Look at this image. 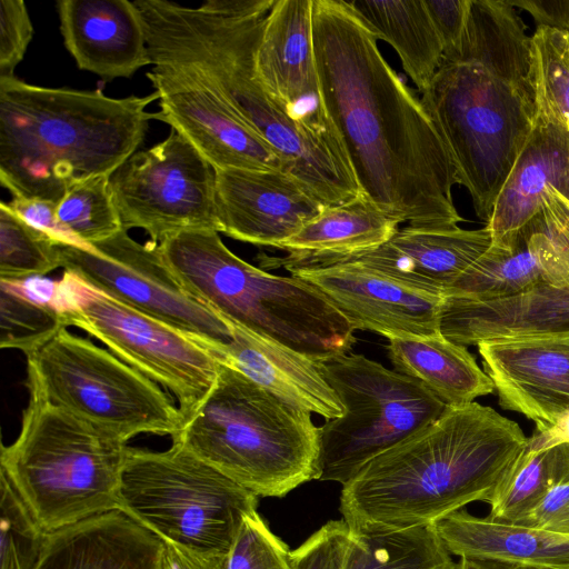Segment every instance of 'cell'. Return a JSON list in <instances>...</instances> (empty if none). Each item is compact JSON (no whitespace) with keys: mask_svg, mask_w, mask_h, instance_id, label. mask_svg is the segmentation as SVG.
Segmentation results:
<instances>
[{"mask_svg":"<svg viewBox=\"0 0 569 569\" xmlns=\"http://www.w3.org/2000/svg\"><path fill=\"white\" fill-rule=\"evenodd\" d=\"M321 100L360 191L408 226L455 228L459 184L433 121L381 54L377 32L348 1L313 0Z\"/></svg>","mask_w":569,"mask_h":569,"instance_id":"6da1fadb","label":"cell"},{"mask_svg":"<svg viewBox=\"0 0 569 569\" xmlns=\"http://www.w3.org/2000/svg\"><path fill=\"white\" fill-rule=\"evenodd\" d=\"M527 442L519 425L491 407H447L342 486V520L353 532H391L433 526L470 502L489 503Z\"/></svg>","mask_w":569,"mask_h":569,"instance_id":"7a4b0ae2","label":"cell"},{"mask_svg":"<svg viewBox=\"0 0 569 569\" xmlns=\"http://www.w3.org/2000/svg\"><path fill=\"white\" fill-rule=\"evenodd\" d=\"M159 96L112 98L0 77V182L12 197L59 202L76 182L110 177L144 140Z\"/></svg>","mask_w":569,"mask_h":569,"instance_id":"3957f363","label":"cell"},{"mask_svg":"<svg viewBox=\"0 0 569 569\" xmlns=\"http://www.w3.org/2000/svg\"><path fill=\"white\" fill-rule=\"evenodd\" d=\"M159 249L184 290L223 319L313 360L347 353L356 341L350 323L313 284L253 267L217 231H182Z\"/></svg>","mask_w":569,"mask_h":569,"instance_id":"277c9868","label":"cell"},{"mask_svg":"<svg viewBox=\"0 0 569 569\" xmlns=\"http://www.w3.org/2000/svg\"><path fill=\"white\" fill-rule=\"evenodd\" d=\"M171 440L257 497L282 498L320 478V427L311 412L224 363Z\"/></svg>","mask_w":569,"mask_h":569,"instance_id":"5b68a950","label":"cell"},{"mask_svg":"<svg viewBox=\"0 0 569 569\" xmlns=\"http://www.w3.org/2000/svg\"><path fill=\"white\" fill-rule=\"evenodd\" d=\"M261 26L253 16L208 20L182 44L179 66L257 131L280 156L283 171L325 206L356 197L361 191L338 132L296 121L258 80L254 50Z\"/></svg>","mask_w":569,"mask_h":569,"instance_id":"8992f818","label":"cell"},{"mask_svg":"<svg viewBox=\"0 0 569 569\" xmlns=\"http://www.w3.org/2000/svg\"><path fill=\"white\" fill-rule=\"evenodd\" d=\"M129 446L30 393L19 436L1 447V471L49 535L118 510Z\"/></svg>","mask_w":569,"mask_h":569,"instance_id":"52a82bcc","label":"cell"},{"mask_svg":"<svg viewBox=\"0 0 569 569\" xmlns=\"http://www.w3.org/2000/svg\"><path fill=\"white\" fill-rule=\"evenodd\" d=\"M421 102L448 150L459 184L487 223L532 130L536 83H513L473 62H442Z\"/></svg>","mask_w":569,"mask_h":569,"instance_id":"ba28073f","label":"cell"},{"mask_svg":"<svg viewBox=\"0 0 569 569\" xmlns=\"http://www.w3.org/2000/svg\"><path fill=\"white\" fill-rule=\"evenodd\" d=\"M258 497L182 446L164 451L129 447L118 510L164 543L228 555Z\"/></svg>","mask_w":569,"mask_h":569,"instance_id":"9c48e42d","label":"cell"},{"mask_svg":"<svg viewBox=\"0 0 569 569\" xmlns=\"http://www.w3.org/2000/svg\"><path fill=\"white\" fill-rule=\"evenodd\" d=\"M27 360L30 393L126 443L140 433L172 437L181 428L179 407L156 382L67 328Z\"/></svg>","mask_w":569,"mask_h":569,"instance_id":"30bf717a","label":"cell"},{"mask_svg":"<svg viewBox=\"0 0 569 569\" xmlns=\"http://www.w3.org/2000/svg\"><path fill=\"white\" fill-rule=\"evenodd\" d=\"M345 407L320 427V478L347 483L370 460L437 420L447 406L420 381L347 352L316 360Z\"/></svg>","mask_w":569,"mask_h":569,"instance_id":"8fae6325","label":"cell"},{"mask_svg":"<svg viewBox=\"0 0 569 569\" xmlns=\"http://www.w3.org/2000/svg\"><path fill=\"white\" fill-rule=\"evenodd\" d=\"M60 267L90 287L201 342L216 355L231 341L228 322L190 296L167 267L159 244L126 229L81 248L57 243Z\"/></svg>","mask_w":569,"mask_h":569,"instance_id":"7c38bea8","label":"cell"},{"mask_svg":"<svg viewBox=\"0 0 569 569\" xmlns=\"http://www.w3.org/2000/svg\"><path fill=\"white\" fill-rule=\"evenodd\" d=\"M123 229L141 228L154 243L189 230L219 232L216 170L179 132L136 151L110 177Z\"/></svg>","mask_w":569,"mask_h":569,"instance_id":"4fadbf2b","label":"cell"},{"mask_svg":"<svg viewBox=\"0 0 569 569\" xmlns=\"http://www.w3.org/2000/svg\"><path fill=\"white\" fill-rule=\"evenodd\" d=\"M63 315L68 327L97 338L119 359L169 390L178 399L183 421L216 383L222 362L210 348L100 291Z\"/></svg>","mask_w":569,"mask_h":569,"instance_id":"5bb4252c","label":"cell"},{"mask_svg":"<svg viewBox=\"0 0 569 569\" xmlns=\"http://www.w3.org/2000/svg\"><path fill=\"white\" fill-rule=\"evenodd\" d=\"M160 120L182 134L218 170H283L278 152L193 74L172 66L147 72Z\"/></svg>","mask_w":569,"mask_h":569,"instance_id":"9a60e30c","label":"cell"},{"mask_svg":"<svg viewBox=\"0 0 569 569\" xmlns=\"http://www.w3.org/2000/svg\"><path fill=\"white\" fill-rule=\"evenodd\" d=\"M287 270L321 291L353 330H369L388 339L440 333L442 295L355 261Z\"/></svg>","mask_w":569,"mask_h":569,"instance_id":"2e32d148","label":"cell"},{"mask_svg":"<svg viewBox=\"0 0 569 569\" xmlns=\"http://www.w3.org/2000/svg\"><path fill=\"white\" fill-rule=\"evenodd\" d=\"M502 409L550 427L569 411V330L501 337L477 345Z\"/></svg>","mask_w":569,"mask_h":569,"instance_id":"e0dca14e","label":"cell"},{"mask_svg":"<svg viewBox=\"0 0 569 569\" xmlns=\"http://www.w3.org/2000/svg\"><path fill=\"white\" fill-rule=\"evenodd\" d=\"M325 204L283 170L216 171L219 232L277 248L313 219Z\"/></svg>","mask_w":569,"mask_h":569,"instance_id":"ac0fdd59","label":"cell"},{"mask_svg":"<svg viewBox=\"0 0 569 569\" xmlns=\"http://www.w3.org/2000/svg\"><path fill=\"white\" fill-rule=\"evenodd\" d=\"M313 0H274L254 50L256 74L296 121L336 130L321 100L312 38Z\"/></svg>","mask_w":569,"mask_h":569,"instance_id":"d6986e66","label":"cell"},{"mask_svg":"<svg viewBox=\"0 0 569 569\" xmlns=\"http://www.w3.org/2000/svg\"><path fill=\"white\" fill-rule=\"evenodd\" d=\"M543 286L569 289V244L540 210L512 248L490 246L443 296L492 301Z\"/></svg>","mask_w":569,"mask_h":569,"instance_id":"ffe728a7","label":"cell"},{"mask_svg":"<svg viewBox=\"0 0 569 569\" xmlns=\"http://www.w3.org/2000/svg\"><path fill=\"white\" fill-rule=\"evenodd\" d=\"M491 244L481 229L407 226L370 250L327 262L355 261L419 289L442 295ZM322 267V266H319Z\"/></svg>","mask_w":569,"mask_h":569,"instance_id":"44dd1931","label":"cell"},{"mask_svg":"<svg viewBox=\"0 0 569 569\" xmlns=\"http://www.w3.org/2000/svg\"><path fill=\"white\" fill-rule=\"evenodd\" d=\"M57 11L64 47L79 69L111 81L151 64L133 1L59 0Z\"/></svg>","mask_w":569,"mask_h":569,"instance_id":"7402d4cb","label":"cell"},{"mask_svg":"<svg viewBox=\"0 0 569 569\" xmlns=\"http://www.w3.org/2000/svg\"><path fill=\"white\" fill-rule=\"evenodd\" d=\"M532 130L486 223L492 247L510 249L536 217L547 188L560 190L569 169V131L537 99Z\"/></svg>","mask_w":569,"mask_h":569,"instance_id":"603a6c76","label":"cell"},{"mask_svg":"<svg viewBox=\"0 0 569 569\" xmlns=\"http://www.w3.org/2000/svg\"><path fill=\"white\" fill-rule=\"evenodd\" d=\"M164 542L120 510L47 537L33 569H162Z\"/></svg>","mask_w":569,"mask_h":569,"instance_id":"cb8c5ba5","label":"cell"},{"mask_svg":"<svg viewBox=\"0 0 569 569\" xmlns=\"http://www.w3.org/2000/svg\"><path fill=\"white\" fill-rule=\"evenodd\" d=\"M224 320L231 330V341L218 353L222 363L297 408L327 420L345 413V407L316 360Z\"/></svg>","mask_w":569,"mask_h":569,"instance_id":"d4e9b609","label":"cell"},{"mask_svg":"<svg viewBox=\"0 0 569 569\" xmlns=\"http://www.w3.org/2000/svg\"><path fill=\"white\" fill-rule=\"evenodd\" d=\"M439 329L465 347L501 337L569 330V289L543 286L492 301L443 296Z\"/></svg>","mask_w":569,"mask_h":569,"instance_id":"484cf974","label":"cell"},{"mask_svg":"<svg viewBox=\"0 0 569 569\" xmlns=\"http://www.w3.org/2000/svg\"><path fill=\"white\" fill-rule=\"evenodd\" d=\"M366 194L330 206L307 222L277 248L284 257H259L267 269L319 267L327 262L373 249L387 242L399 229Z\"/></svg>","mask_w":569,"mask_h":569,"instance_id":"4316f807","label":"cell"},{"mask_svg":"<svg viewBox=\"0 0 569 569\" xmlns=\"http://www.w3.org/2000/svg\"><path fill=\"white\" fill-rule=\"evenodd\" d=\"M447 550L540 569H569V537L526 525L496 522L461 509L433 525Z\"/></svg>","mask_w":569,"mask_h":569,"instance_id":"83f0119b","label":"cell"},{"mask_svg":"<svg viewBox=\"0 0 569 569\" xmlns=\"http://www.w3.org/2000/svg\"><path fill=\"white\" fill-rule=\"evenodd\" d=\"M388 340L395 370L420 381L447 407L468 405L495 391L492 380L468 349L441 333Z\"/></svg>","mask_w":569,"mask_h":569,"instance_id":"f1b7e54d","label":"cell"},{"mask_svg":"<svg viewBox=\"0 0 569 569\" xmlns=\"http://www.w3.org/2000/svg\"><path fill=\"white\" fill-rule=\"evenodd\" d=\"M473 62L519 84H535L531 37L509 0H470L465 32L450 61Z\"/></svg>","mask_w":569,"mask_h":569,"instance_id":"f546056e","label":"cell"},{"mask_svg":"<svg viewBox=\"0 0 569 569\" xmlns=\"http://www.w3.org/2000/svg\"><path fill=\"white\" fill-rule=\"evenodd\" d=\"M355 11L398 53L422 94L443 59L440 38L423 0H351Z\"/></svg>","mask_w":569,"mask_h":569,"instance_id":"4dcf8cb0","label":"cell"},{"mask_svg":"<svg viewBox=\"0 0 569 569\" xmlns=\"http://www.w3.org/2000/svg\"><path fill=\"white\" fill-rule=\"evenodd\" d=\"M342 569H459L433 526L360 533L350 530Z\"/></svg>","mask_w":569,"mask_h":569,"instance_id":"1f68e13d","label":"cell"},{"mask_svg":"<svg viewBox=\"0 0 569 569\" xmlns=\"http://www.w3.org/2000/svg\"><path fill=\"white\" fill-rule=\"evenodd\" d=\"M569 479V443L541 450L527 446L497 487L487 518L520 523L547 492Z\"/></svg>","mask_w":569,"mask_h":569,"instance_id":"d6a6232c","label":"cell"},{"mask_svg":"<svg viewBox=\"0 0 569 569\" xmlns=\"http://www.w3.org/2000/svg\"><path fill=\"white\" fill-rule=\"evenodd\" d=\"M60 226L87 246L103 241L123 229L108 176L72 184L58 202Z\"/></svg>","mask_w":569,"mask_h":569,"instance_id":"836d02e7","label":"cell"},{"mask_svg":"<svg viewBox=\"0 0 569 569\" xmlns=\"http://www.w3.org/2000/svg\"><path fill=\"white\" fill-rule=\"evenodd\" d=\"M60 267L57 242L0 203V280L46 276Z\"/></svg>","mask_w":569,"mask_h":569,"instance_id":"e575fe53","label":"cell"},{"mask_svg":"<svg viewBox=\"0 0 569 569\" xmlns=\"http://www.w3.org/2000/svg\"><path fill=\"white\" fill-rule=\"evenodd\" d=\"M531 49L537 99L569 131L568 31L537 27Z\"/></svg>","mask_w":569,"mask_h":569,"instance_id":"d590c367","label":"cell"},{"mask_svg":"<svg viewBox=\"0 0 569 569\" xmlns=\"http://www.w3.org/2000/svg\"><path fill=\"white\" fill-rule=\"evenodd\" d=\"M64 328H68V323L63 313L49 306L34 303L0 282L2 349H18L29 356Z\"/></svg>","mask_w":569,"mask_h":569,"instance_id":"8d00e7d4","label":"cell"},{"mask_svg":"<svg viewBox=\"0 0 569 569\" xmlns=\"http://www.w3.org/2000/svg\"><path fill=\"white\" fill-rule=\"evenodd\" d=\"M0 569H33L48 533L38 525L7 477L0 472Z\"/></svg>","mask_w":569,"mask_h":569,"instance_id":"74e56055","label":"cell"},{"mask_svg":"<svg viewBox=\"0 0 569 569\" xmlns=\"http://www.w3.org/2000/svg\"><path fill=\"white\" fill-rule=\"evenodd\" d=\"M227 569H293L291 551L254 511L243 520L227 556Z\"/></svg>","mask_w":569,"mask_h":569,"instance_id":"f35d334b","label":"cell"},{"mask_svg":"<svg viewBox=\"0 0 569 569\" xmlns=\"http://www.w3.org/2000/svg\"><path fill=\"white\" fill-rule=\"evenodd\" d=\"M350 529L342 520H330L291 551L293 569H342Z\"/></svg>","mask_w":569,"mask_h":569,"instance_id":"ab89813d","label":"cell"},{"mask_svg":"<svg viewBox=\"0 0 569 569\" xmlns=\"http://www.w3.org/2000/svg\"><path fill=\"white\" fill-rule=\"evenodd\" d=\"M33 36V27L22 0L0 1V77H13Z\"/></svg>","mask_w":569,"mask_h":569,"instance_id":"60d3db41","label":"cell"},{"mask_svg":"<svg viewBox=\"0 0 569 569\" xmlns=\"http://www.w3.org/2000/svg\"><path fill=\"white\" fill-rule=\"evenodd\" d=\"M423 3L442 43V61H450L461 43L470 0H423Z\"/></svg>","mask_w":569,"mask_h":569,"instance_id":"b9f144b4","label":"cell"},{"mask_svg":"<svg viewBox=\"0 0 569 569\" xmlns=\"http://www.w3.org/2000/svg\"><path fill=\"white\" fill-rule=\"evenodd\" d=\"M7 207L28 224L49 234L57 243L91 248L68 233L57 217L58 203L42 198L12 197Z\"/></svg>","mask_w":569,"mask_h":569,"instance_id":"7bdbcfd3","label":"cell"},{"mask_svg":"<svg viewBox=\"0 0 569 569\" xmlns=\"http://www.w3.org/2000/svg\"><path fill=\"white\" fill-rule=\"evenodd\" d=\"M516 525L569 537V479L551 488L529 515Z\"/></svg>","mask_w":569,"mask_h":569,"instance_id":"ee69618b","label":"cell"},{"mask_svg":"<svg viewBox=\"0 0 569 569\" xmlns=\"http://www.w3.org/2000/svg\"><path fill=\"white\" fill-rule=\"evenodd\" d=\"M515 8L529 12L538 27L569 31V0H509Z\"/></svg>","mask_w":569,"mask_h":569,"instance_id":"f6af8a7d","label":"cell"},{"mask_svg":"<svg viewBox=\"0 0 569 569\" xmlns=\"http://www.w3.org/2000/svg\"><path fill=\"white\" fill-rule=\"evenodd\" d=\"M227 556L200 553L164 543L162 569H227Z\"/></svg>","mask_w":569,"mask_h":569,"instance_id":"bcb514c9","label":"cell"},{"mask_svg":"<svg viewBox=\"0 0 569 569\" xmlns=\"http://www.w3.org/2000/svg\"><path fill=\"white\" fill-rule=\"evenodd\" d=\"M96 289L84 282L78 274L64 270L63 276L58 280V288L52 308L61 313L72 312L81 308Z\"/></svg>","mask_w":569,"mask_h":569,"instance_id":"7dc6e473","label":"cell"},{"mask_svg":"<svg viewBox=\"0 0 569 569\" xmlns=\"http://www.w3.org/2000/svg\"><path fill=\"white\" fill-rule=\"evenodd\" d=\"M0 282L26 299L49 307L52 306L58 288V281L46 276H30L19 280H0Z\"/></svg>","mask_w":569,"mask_h":569,"instance_id":"c3c4849f","label":"cell"},{"mask_svg":"<svg viewBox=\"0 0 569 569\" xmlns=\"http://www.w3.org/2000/svg\"><path fill=\"white\" fill-rule=\"evenodd\" d=\"M540 210L556 231L569 244V201L555 188H547L543 193Z\"/></svg>","mask_w":569,"mask_h":569,"instance_id":"681fc988","label":"cell"},{"mask_svg":"<svg viewBox=\"0 0 569 569\" xmlns=\"http://www.w3.org/2000/svg\"><path fill=\"white\" fill-rule=\"evenodd\" d=\"M561 443H569V411L560 416L550 427L535 430L528 438L527 447L531 450H541Z\"/></svg>","mask_w":569,"mask_h":569,"instance_id":"f907efd6","label":"cell"},{"mask_svg":"<svg viewBox=\"0 0 569 569\" xmlns=\"http://www.w3.org/2000/svg\"><path fill=\"white\" fill-rule=\"evenodd\" d=\"M519 565L496 559L460 558L459 569H518Z\"/></svg>","mask_w":569,"mask_h":569,"instance_id":"816d5d0a","label":"cell"},{"mask_svg":"<svg viewBox=\"0 0 569 569\" xmlns=\"http://www.w3.org/2000/svg\"><path fill=\"white\" fill-rule=\"evenodd\" d=\"M557 191L569 201V169L563 180L562 187L560 188V190Z\"/></svg>","mask_w":569,"mask_h":569,"instance_id":"f5cc1de1","label":"cell"},{"mask_svg":"<svg viewBox=\"0 0 569 569\" xmlns=\"http://www.w3.org/2000/svg\"><path fill=\"white\" fill-rule=\"evenodd\" d=\"M518 569H540V568L530 567V566H519Z\"/></svg>","mask_w":569,"mask_h":569,"instance_id":"db71d44e","label":"cell"},{"mask_svg":"<svg viewBox=\"0 0 569 569\" xmlns=\"http://www.w3.org/2000/svg\"><path fill=\"white\" fill-rule=\"evenodd\" d=\"M568 40H569V31H568Z\"/></svg>","mask_w":569,"mask_h":569,"instance_id":"11a10c76","label":"cell"}]
</instances>
